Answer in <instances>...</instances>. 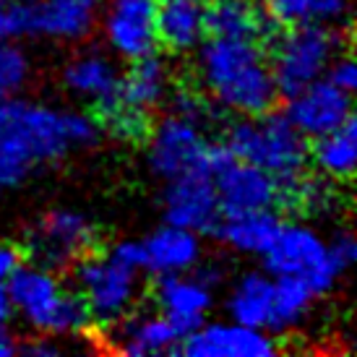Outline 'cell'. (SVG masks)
Here are the masks:
<instances>
[{
    "label": "cell",
    "mask_w": 357,
    "mask_h": 357,
    "mask_svg": "<svg viewBox=\"0 0 357 357\" xmlns=\"http://www.w3.org/2000/svg\"><path fill=\"white\" fill-rule=\"evenodd\" d=\"M326 79L331 81V84H337L339 89H344L352 94L357 86V63L352 60V55L339 52L337 58L331 60V66H328Z\"/></svg>",
    "instance_id": "cell-32"
},
{
    "label": "cell",
    "mask_w": 357,
    "mask_h": 357,
    "mask_svg": "<svg viewBox=\"0 0 357 357\" xmlns=\"http://www.w3.org/2000/svg\"><path fill=\"white\" fill-rule=\"evenodd\" d=\"M169 112H178L183 118H190V120H199L206 126L208 118H211V109H208V102L196 94V91L190 89H183L178 94H172V100H169Z\"/></svg>",
    "instance_id": "cell-30"
},
{
    "label": "cell",
    "mask_w": 357,
    "mask_h": 357,
    "mask_svg": "<svg viewBox=\"0 0 357 357\" xmlns=\"http://www.w3.org/2000/svg\"><path fill=\"white\" fill-rule=\"evenodd\" d=\"M165 222L175 227H185L190 232H211L217 219L222 217V206L217 199V188L211 172L206 167L190 169L185 175L165 180Z\"/></svg>",
    "instance_id": "cell-13"
},
{
    "label": "cell",
    "mask_w": 357,
    "mask_h": 357,
    "mask_svg": "<svg viewBox=\"0 0 357 357\" xmlns=\"http://www.w3.org/2000/svg\"><path fill=\"white\" fill-rule=\"evenodd\" d=\"M206 34V0H157V42L165 50H199Z\"/></svg>",
    "instance_id": "cell-21"
},
{
    "label": "cell",
    "mask_w": 357,
    "mask_h": 357,
    "mask_svg": "<svg viewBox=\"0 0 357 357\" xmlns=\"http://www.w3.org/2000/svg\"><path fill=\"white\" fill-rule=\"evenodd\" d=\"M63 352V347L58 344V339L52 337H34L31 342H24L19 344V355H29V357H58Z\"/></svg>",
    "instance_id": "cell-33"
},
{
    "label": "cell",
    "mask_w": 357,
    "mask_h": 357,
    "mask_svg": "<svg viewBox=\"0 0 357 357\" xmlns=\"http://www.w3.org/2000/svg\"><path fill=\"white\" fill-rule=\"evenodd\" d=\"M268 29V16L253 0H208L206 31L211 37L258 40Z\"/></svg>",
    "instance_id": "cell-24"
},
{
    "label": "cell",
    "mask_w": 357,
    "mask_h": 357,
    "mask_svg": "<svg viewBox=\"0 0 357 357\" xmlns=\"http://www.w3.org/2000/svg\"><path fill=\"white\" fill-rule=\"evenodd\" d=\"M222 282V268L217 266H196L183 274H165L159 277L154 298L157 305L175 326L188 334L201 326L214 307L217 284Z\"/></svg>",
    "instance_id": "cell-11"
},
{
    "label": "cell",
    "mask_w": 357,
    "mask_h": 357,
    "mask_svg": "<svg viewBox=\"0 0 357 357\" xmlns=\"http://www.w3.org/2000/svg\"><path fill=\"white\" fill-rule=\"evenodd\" d=\"M264 264L271 277L295 279L305 284L313 295H326L342 277L331 261L326 238L303 222L282 225L271 248L264 253Z\"/></svg>",
    "instance_id": "cell-7"
},
{
    "label": "cell",
    "mask_w": 357,
    "mask_h": 357,
    "mask_svg": "<svg viewBox=\"0 0 357 357\" xmlns=\"http://www.w3.org/2000/svg\"><path fill=\"white\" fill-rule=\"evenodd\" d=\"M316 295L295 279L274 277V303L268 316V334H287L303 326L310 316Z\"/></svg>",
    "instance_id": "cell-26"
},
{
    "label": "cell",
    "mask_w": 357,
    "mask_h": 357,
    "mask_svg": "<svg viewBox=\"0 0 357 357\" xmlns=\"http://www.w3.org/2000/svg\"><path fill=\"white\" fill-rule=\"evenodd\" d=\"M76 292L89 310L91 324L112 326L128 316L141 292V268L126 264L112 250L86 253L73 264Z\"/></svg>",
    "instance_id": "cell-5"
},
{
    "label": "cell",
    "mask_w": 357,
    "mask_h": 357,
    "mask_svg": "<svg viewBox=\"0 0 357 357\" xmlns=\"http://www.w3.org/2000/svg\"><path fill=\"white\" fill-rule=\"evenodd\" d=\"M196 73L208 97L240 118L268 112L279 100L271 63L258 40L211 37L201 42Z\"/></svg>",
    "instance_id": "cell-2"
},
{
    "label": "cell",
    "mask_w": 357,
    "mask_h": 357,
    "mask_svg": "<svg viewBox=\"0 0 357 357\" xmlns=\"http://www.w3.org/2000/svg\"><path fill=\"white\" fill-rule=\"evenodd\" d=\"M347 3L342 0H266L264 13L271 24L300 26V24H331L342 19Z\"/></svg>",
    "instance_id": "cell-27"
},
{
    "label": "cell",
    "mask_w": 357,
    "mask_h": 357,
    "mask_svg": "<svg viewBox=\"0 0 357 357\" xmlns=\"http://www.w3.org/2000/svg\"><path fill=\"white\" fill-rule=\"evenodd\" d=\"M225 146L235 157L266 169L279 183L300 178L310 157L305 136L289 123L284 112L271 109L235 123L229 128Z\"/></svg>",
    "instance_id": "cell-4"
},
{
    "label": "cell",
    "mask_w": 357,
    "mask_h": 357,
    "mask_svg": "<svg viewBox=\"0 0 357 357\" xmlns=\"http://www.w3.org/2000/svg\"><path fill=\"white\" fill-rule=\"evenodd\" d=\"M287 97L289 105L284 115L305 139H318L328 130H337L352 118V94L339 89L326 76Z\"/></svg>",
    "instance_id": "cell-15"
},
{
    "label": "cell",
    "mask_w": 357,
    "mask_h": 357,
    "mask_svg": "<svg viewBox=\"0 0 357 357\" xmlns=\"http://www.w3.org/2000/svg\"><path fill=\"white\" fill-rule=\"evenodd\" d=\"M120 70L115 60L97 50L79 52L63 68V86L76 100L91 102L97 109H105L118 97Z\"/></svg>",
    "instance_id": "cell-18"
},
{
    "label": "cell",
    "mask_w": 357,
    "mask_h": 357,
    "mask_svg": "<svg viewBox=\"0 0 357 357\" xmlns=\"http://www.w3.org/2000/svg\"><path fill=\"white\" fill-rule=\"evenodd\" d=\"M274 303V277L268 271H248L235 279L227 295V316L238 324L268 331Z\"/></svg>",
    "instance_id": "cell-23"
},
{
    "label": "cell",
    "mask_w": 357,
    "mask_h": 357,
    "mask_svg": "<svg viewBox=\"0 0 357 357\" xmlns=\"http://www.w3.org/2000/svg\"><path fill=\"white\" fill-rule=\"evenodd\" d=\"M144 248V271H151L157 277L165 274H183L201 264V235L185 227L162 225L149 238L141 240Z\"/></svg>",
    "instance_id": "cell-20"
},
{
    "label": "cell",
    "mask_w": 357,
    "mask_h": 357,
    "mask_svg": "<svg viewBox=\"0 0 357 357\" xmlns=\"http://www.w3.org/2000/svg\"><path fill=\"white\" fill-rule=\"evenodd\" d=\"M100 133V120L89 112L60 109L21 97L0 102V159L24 178L40 165L94 146Z\"/></svg>",
    "instance_id": "cell-1"
},
{
    "label": "cell",
    "mask_w": 357,
    "mask_h": 357,
    "mask_svg": "<svg viewBox=\"0 0 357 357\" xmlns=\"http://www.w3.org/2000/svg\"><path fill=\"white\" fill-rule=\"evenodd\" d=\"M206 169L211 172L222 211L274 208V204H279V180L266 169L235 157L227 146H211Z\"/></svg>",
    "instance_id": "cell-8"
},
{
    "label": "cell",
    "mask_w": 357,
    "mask_h": 357,
    "mask_svg": "<svg viewBox=\"0 0 357 357\" xmlns=\"http://www.w3.org/2000/svg\"><path fill=\"white\" fill-rule=\"evenodd\" d=\"M102 37L115 58L139 60L157 52V0H109L100 10Z\"/></svg>",
    "instance_id": "cell-12"
},
{
    "label": "cell",
    "mask_w": 357,
    "mask_h": 357,
    "mask_svg": "<svg viewBox=\"0 0 357 357\" xmlns=\"http://www.w3.org/2000/svg\"><path fill=\"white\" fill-rule=\"evenodd\" d=\"M8 3H10V0H0V10L6 8V6H8Z\"/></svg>",
    "instance_id": "cell-37"
},
{
    "label": "cell",
    "mask_w": 357,
    "mask_h": 357,
    "mask_svg": "<svg viewBox=\"0 0 357 357\" xmlns=\"http://www.w3.org/2000/svg\"><path fill=\"white\" fill-rule=\"evenodd\" d=\"M326 243H328L331 261H334V266L339 268V274H344L347 268H352V264L357 261V243L347 229L337 232V235H334L331 240H326Z\"/></svg>",
    "instance_id": "cell-31"
},
{
    "label": "cell",
    "mask_w": 357,
    "mask_h": 357,
    "mask_svg": "<svg viewBox=\"0 0 357 357\" xmlns=\"http://www.w3.org/2000/svg\"><path fill=\"white\" fill-rule=\"evenodd\" d=\"M10 316V303L6 295V284H0V321H8Z\"/></svg>",
    "instance_id": "cell-36"
},
{
    "label": "cell",
    "mask_w": 357,
    "mask_h": 357,
    "mask_svg": "<svg viewBox=\"0 0 357 357\" xmlns=\"http://www.w3.org/2000/svg\"><path fill=\"white\" fill-rule=\"evenodd\" d=\"M109 328V347L126 357H154L169 355L180 349L183 331L169 321L162 310L157 313H136L115 321Z\"/></svg>",
    "instance_id": "cell-16"
},
{
    "label": "cell",
    "mask_w": 357,
    "mask_h": 357,
    "mask_svg": "<svg viewBox=\"0 0 357 357\" xmlns=\"http://www.w3.org/2000/svg\"><path fill=\"white\" fill-rule=\"evenodd\" d=\"M342 52V37L328 24H300L287 26L277 37L268 63L279 94H292L316 79L326 76L331 60Z\"/></svg>",
    "instance_id": "cell-6"
},
{
    "label": "cell",
    "mask_w": 357,
    "mask_h": 357,
    "mask_svg": "<svg viewBox=\"0 0 357 357\" xmlns=\"http://www.w3.org/2000/svg\"><path fill=\"white\" fill-rule=\"evenodd\" d=\"M208 151L211 146L206 141L204 123L169 112L157 128L149 130L146 162L157 178L169 180L190 169L206 167Z\"/></svg>",
    "instance_id": "cell-10"
},
{
    "label": "cell",
    "mask_w": 357,
    "mask_h": 357,
    "mask_svg": "<svg viewBox=\"0 0 357 357\" xmlns=\"http://www.w3.org/2000/svg\"><path fill=\"white\" fill-rule=\"evenodd\" d=\"M180 349L188 357H268L277 352V339L264 328L238 321H204L188 331Z\"/></svg>",
    "instance_id": "cell-14"
},
{
    "label": "cell",
    "mask_w": 357,
    "mask_h": 357,
    "mask_svg": "<svg viewBox=\"0 0 357 357\" xmlns=\"http://www.w3.org/2000/svg\"><path fill=\"white\" fill-rule=\"evenodd\" d=\"M342 3H347V6H349V0H342Z\"/></svg>",
    "instance_id": "cell-38"
},
{
    "label": "cell",
    "mask_w": 357,
    "mask_h": 357,
    "mask_svg": "<svg viewBox=\"0 0 357 357\" xmlns=\"http://www.w3.org/2000/svg\"><path fill=\"white\" fill-rule=\"evenodd\" d=\"M31 63L29 55L16 42L0 40V102L19 97L29 84Z\"/></svg>",
    "instance_id": "cell-28"
},
{
    "label": "cell",
    "mask_w": 357,
    "mask_h": 357,
    "mask_svg": "<svg viewBox=\"0 0 357 357\" xmlns=\"http://www.w3.org/2000/svg\"><path fill=\"white\" fill-rule=\"evenodd\" d=\"M282 229V219L274 208H253V211H222L214 225L219 243L240 256H264Z\"/></svg>",
    "instance_id": "cell-19"
},
{
    "label": "cell",
    "mask_w": 357,
    "mask_h": 357,
    "mask_svg": "<svg viewBox=\"0 0 357 357\" xmlns=\"http://www.w3.org/2000/svg\"><path fill=\"white\" fill-rule=\"evenodd\" d=\"M97 243V229L81 211L52 208L42 214L26 232L29 256L50 268L73 266Z\"/></svg>",
    "instance_id": "cell-9"
},
{
    "label": "cell",
    "mask_w": 357,
    "mask_h": 357,
    "mask_svg": "<svg viewBox=\"0 0 357 357\" xmlns=\"http://www.w3.org/2000/svg\"><path fill=\"white\" fill-rule=\"evenodd\" d=\"M10 310L42 337H79L91 324V316L76 289H68L55 268L42 264H19L6 279Z\"/></svg>",
    "instance_id": "cell-3"
},
{
    "label": "cell",
    "mask_w": 357,
    "mask_h": 357,
    "mask_svg": "<svg viewBox=\"0 0 357 357\" xmlns=\"http://www.w3.org/2000/svg\"><path fill=\"white\" fill-rule=\"evenodd\" d=\"M169 97V68L154 52L146 58L130 60V68L120 73L115 100L141 112H154Z\"/></svg>",
    "instance_id": "cell-22"
},
{
    "label": "cell",
    "mask_w": 357,
    "mask_h": 357,
    "mask_svg": "<svg viewBox=\"0 0 357 357\" xmlns=\"http://www.w3.org/2000/svg\"><path fill=\"white\" fill-rule=\"evenodd\" d=\"M105 128L120 141H141L149 136L151 130V115L141 112L136 107H128L123 102L112 100L105 109H100Z\"/></svg>",
    "instance_id": "cell-29"
},
{
    "label": "cell",
    "mask_w": 357,
    "mask_h": 357,
    "mask_svg": "<svg viewBox=\"0 0 357 357\" xmlns=\"http://www.w3.org/2000/svg\"><path fill=\"white\" fill-rule=\"evenodd\" d=\"M34 37L81 42L100 24V0H29Z\"/></svg>",
    "instance_id": "cell-17"
},
{
    "label": "cell",
    "mask_w": 357,
    "mask_h": 357,
    "mask_svg": "<svg viewBox=\"0 0 357 357\" xmlns=\"http://www.w3.org/2000/svg\"><path fill=\"white\" fill-rule=\"evenodd\" d=\"M19 337L8 328L6 321H0V357H13L19 355Z\"/></svg>",
    "instance_id": "cell-35"
},
{
    "label": "cell",
    "mask_w": 357,
    "mask_h": 357,
    "mask_svg": "<svg viewBox=\"0 0 357 357\" xmlns=\"http://www.w3.org/2000/svg\"><path fill=\"white\" fill-rule=\"evenodd\" d=\"M310 157L316 162L318 172L328 180H347L355 172L357 162V126L349 118L337 130H328L324 136L313 139Z\"/></svg>",
    "instance_id": "cell-25"
},
{
    "label": "cell",
    "mask_w": 357,
    "mask_h": 357,
    "mask_svg": "<svg viewBox=\"0 0 357 357\" xmlns=\"http://www.w3.org/2000/svg\"><path fill=\"white\" fill-rule=\"evenodd\" d=\"M19 264V250L13 248L10 243H6V240H0V284H6V279L13 274V268Z\"/></svg>",
    "instance_id": "cell-34"
}]
</instances>
